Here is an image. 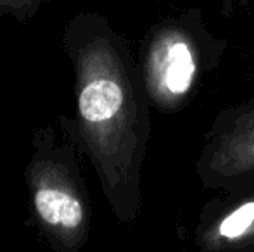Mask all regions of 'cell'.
Instances as JSON below:
<instances>
[{
    "instance_id": "1",
    "label": "cell",
    "mask_w": 254,
    "mask_h": 252,
    "mask_svg": "<svg viewBox=\"0 0 254 252\" xmlns=\"http://www.w3.org/2000/svg\"><path fill=\"white\" fill-rule=\"evenodd\" d=\"M74 66L76 119L69 121L116 219L142 211V169L151 138V102L127 42L99 14H81L66 31Z\"/></svg>"
},
{
    "instance_id": "2",
    "label": "cell",
    "mask_w": 254,
    "mask_h": 252,
    "mask_svg": "<svg viewBox=\"0 0 254 252\" xmlns=\"http://www.w3.org/2000/svg\"><path fill=\"white\" fill-rule=\"evenodd\" d=\"M227 49V38L207 26L201 7H187L152 24L138 55L152 107L164 114L189 107L204 80L223 62Z\"/></svg>"
},
{
    "instance_id": "3",
    "label": "cell",
    "mask_w": 254,
    "mask_h": 252,
    "mask_svg": "<svg viewBox=\"0 0 254 252\" xmlns=\"http://www.w3.org/2000/svg\"><path fill=\"white\" fill-rule=\"evenodd\" d=\"M67 140L56 138L52 128L37 131L26 182L33 214L42 232L61 251H78L88 240L92 209L80 171V147L69 121L61 118Z\"/></svg>"
},
{
    "instance_id": "4",
    "label": "cell",
    "mask_w": 254,
    "mask_h": 252,
    "mask_svg": "<svg viewBox=\"0 0 254 252\" xmlns=\"http://www.w3.org/2000/svg\"><path fill=\"white\" fill-rule=\"evenodd\" d=\"M204 190H225L254 178V95L214 116L195 159Z\"/></svg>"
},
{
    "instance_id": "5",
    "label": "cell",
    "mask_w": 254,
    "mask_h": 252,
    "mask_svg": "<svg viewBox=\"0 0 254 252\" xmlns=\"http://www.w3.org/2000/svg\"><path fill=\"white\" fill-rule=\"evenodd\" d=\"M218 192L197 216L195 247L202 252H254V178Z\"/></svg>"
},
{
    "instance_id": "6",
    "label": "cell",
    "mask_w": 254,
    "mask_h": 252,
    "mask_svg": "<svg viewBox=\"0 0 254 252\" xmlns=\"http://www.w3.org/2000/svg\"><path fill=\"white\" fill-rule=\"evenodd\" d=\"M40 2L42 0H0V16L14 14L17 17H26Z\"/></svg>"
},
{
    "instance_id": "7",
    "label": "cell",
    "mask_w": 254,
    "mask_h": 252,
    "mask_svg": "<svg viewBox=\"0 0 254 252\" xmlns=\"http://www.w3.org/2000/svg\"><path fill=\"white\" fill-rule=\"evenodd\" d=\"M214 2H216L218 5H220L221 14H225V16H230V14L234 12L235 9L248 5V3L251 2V0H214Z\"/></svg>"
}]
</instances>
